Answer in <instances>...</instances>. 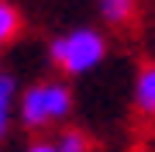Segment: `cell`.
I'll return each mask as SVG.
<instances>
[{
  "mask_svg": "<svg viewBox=\"0 0 155 152\" xmlns=\"http://www.w3.org/2000/svg\"><path fill=\"white\" fill-rule=\"evenodd\" d=\"M107 59V38L104 31L97 28H69L55 35L48 42V62L59 76H83V73H93L100 62Z\"/></svg>",
  "mask_w": 155,
  "mask_h": 152,
  "instance_id": "7a4b0ae2",
  "label": "cell"
},
{
  "mask_svg": "<svg viewBox=\"0 0 155 152\" xmlns=\"http://www.w3.org/2000/svg\"><path fill=\"white\" fill-rule=\"evenodd\" d=\"M17 100H21L17 76L11 69H4V73H0V135L11 131V118H17Z\"/></svg>",
  "mask_w": 155,
  "mask_h": 152,
  "instance_id": "277c9868",
  "label": "cell"
},
{
  "mask_svg": "<svg viewBox=\"0 0 155 152\" xmlns=\"http://www.w3.org/2000/svg\"><path fill=\"white\" fill-rule=\"evenodd\" d=\"M138 11V0H97V14L107 24H127Z\"/></svg>",
  "mask_w": 155,
  "mask_h": 152,
  "instance_id": "5b68a950",
  "label": "cell"
},
{
  "mask_svg": "<svg viewBox=\"0 0 155 152\" xmlns=\"http://www.w3.org/2000/svg\"><path fill=\"white\" fill-rule=\"evenodd\" d=\"M72 114V90L66 79H35L21 90L17 100V124L28 131H45L66 124Z\"/></svg>",
  "mask_w": 155,
  "mask_h": 152,
  "instance_id": "6da1fadb",
  "label": "cell"
},
{
  "mask_svg": "<svg viewBox=\"0 0 155 152\" xmlns=\"http://www.w3.org/2000/svg\"><path fill=\"white\" fill-rule=\"evenodd\" d=\"M17 35H21V11L11 0H0V42L11 45Z\"/></svg>",
  "mask_w": 155,
  "mask_h": 152,
  "instance_id": "8992f818",
  "label": "cell"
},
{
  "mask_svg": "<svg viewBox=\"0 0 155 152\" xmlns=\"http://www.w3.org/2000/svg\"><path fill=\"white\" fill-rule=\"evenodd\" d=\"M55 142L66 152H90V149H93V142H90V135H86L83 128H62L59 135H55Z\"/></svg>",
  "mask_w": 155,
  "mask_h": 152,
  "instance_id": "52a82bcc",
  "label": "cell"
},
{
  "mask_svg": "<svg viewBox=\"0 0 155 152\" xmlns=\"http://www.w3.org/2000/svg\"><path fill=\"white\" fill-rule=\"evenodd\" d=\"M134 111L141 118H155V62H145L134 76V90H131Z\"/></svg>",
  "mask_w": 155,
  "mask_h": 152,
  "instance_id": "3957f363",
  "label": "cell"
},
{
  "mask_svg": "<svg viewBox=\"0 0 155 152\" xmlns=\"http://www.w3.org/2000/svg\"><path fill=\"white\" fill-rule=\"evenodd\" d=\"M24 152H66V149H62L55 138H41L38 135V138H31L28 145H24Z\"/></svg>",
  "mask_w": 155,
  "mask_h": 152,
  "instance_id": "ba28073f",
  "label": "cell"
}]
</instances>
